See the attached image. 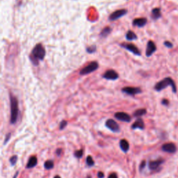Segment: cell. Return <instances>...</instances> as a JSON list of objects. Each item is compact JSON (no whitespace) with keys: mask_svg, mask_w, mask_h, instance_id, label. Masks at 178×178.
Listing matches in <instances>:
<instances>
[{"mask_svg":"<svg viewBox=\"0 0 178 178\" xmlns=\"http://www.w3.org/2000/svg\"><path fill=\"white\" fill-rule=\"evenodd\" d=\"M37 162H38V160H37V158L36 157H31L29 158V159L28 163L27 164V168H31L35 167L36 166Z\"/></svg>","mask_w":178,"mask_h":178,"instance_id":"2e32d148","label":"cell"},{"mask_svg":"<svg viewBox=\"0 0 178 178\" xmlns=\"http://www.w3.org/2000/svg\"><path fill=\"white\" fill-rule=\"evenodd\" d=\"M122 92L124 93L129 95H135L136 94L141 93L142 92L141 89L139 87H130V86H126L122 89Z\"/></svg>","mask_w":178,"mask_h":178,"instance_id":"52a82bcc","label":"cell"},{"mask_svg":"<svg viewBox=\"0 0 178 178\" xmlns=\"http://www.w3.org/2000/svg\"><path fill=\"white\" fill-rule=\"evenodd\" d=\"M99 68V64L97 61H92L89 63V65H86L84 68L81 69L79 72L80 75H86L93 72L95 71Z\"/></svg>","mask_w":178,"mask_h":178,"instance_id":"277c9868","label":"cell"},{"mask_svg":"<svg viewBox=\"0 0 178 178\" xmlns=\"http://www.w3.org/2000/svg\"><path fill=\"white\" fill-rule=\"evenodd\" d=\"M45 57V49L42 44L38 43L33 48L29 58L32 63L37 65L38 64V61H43Z\"/></svg>","mask_w":178,"mask_h":178,"instance_id":"6da1fadb","label":"cell"},{"mask_svg":"<svg viewBox=\"0 0 178 178\" xmlns=\"http://www.w3.org/2000/svg\"><path fill=\"white\" fill-rule=\"evenodd\" d=\"M164 45L166 46V47H168V48L173 47V44L171 42H169V41H165Z\"/></svg>","mask_w":178,"mask_h":178,"instance_id":"f1b7e54d","label":"cell"},{"mask_svg":"<svg viewBox=\"0 0 178 178\" xmlns=\"http://www.w3.org/2000/svg\"><path fill=\"white\" fill-rule=\"evenodd\" d=\"M86 163H87V165L89 166H93L95 164V162L93 159L92 157L90 156V155L88 156L87 158H86Z\"/></svg>","mask_w":178,"mask_h":178,"instance_id":"cb8c5ba5","label":"cell"},{"mask_svg":"<svg viewBox=\"0 0 178 178\" xmlns=\"http://www.w3.org/2000/svg\"><path fill=\"white\" fill-rule=\"evenodd\" d=\"M145 164H146V162H145V161H143L141 163L140 166H139V170H140V171H142V170L144 168H145Z\"/></svg>","mask_w":178,"mask_h":178,"instance_id":"83f0119b","label":"cell"},{"mask_svg":"<svg viewBox=\"0 0 178 178\" xmlns=\"http://www.w3.org/2000/svg\"><path fill=\"white\" fill-rule=\"evenodd\" d=\"M18 173H19V172H16V173H15V175H14V177H13V178H17V175H18Z\"/></svg>","mask_w":178,"mask_h":178,"instance_id":"e575fe53","label":"cell"},{"mask_svg":"<svg viewBox=\"0 0 178 178\" xmlns=\"http://www.w3.org/2000/svg\"><path fill=\"white\" fill-rule=\"evenodd\" d=\"M106 127L107 128L110 129L111 131H112L113 132H119L120 131V127L118 125V123H116L115 121L112 119H109L106 121Z\"/></svg>","mask_w":178,"mask_h":178,"instance_id":"ba28073f","label":"cell"},{"mask_svg":"<svg viewBox=\"0 0 178 178\" xmlns=\"http://www.w3.org/2000/svg\"><path fill=\"white\" fill-rule=\"evenodd\" d=\"M120 146H121V150L124 152H127L129 149V145L125 139H122L120 141Z\"/></svg>","mask_w":178,"mask_h":178,"instance_id":"ac0fdd59","label":"cell"},{"mask_svg":"<svg viewBox=\"0 0 178 178\" xmlns=\"http://www.w3.org/2000/svg\"><path fill=\"white\" fill-rule=\"evenodd\" d=\"M10 137H11V134H10V133H9V134H7V136H6V139H5V141H4V145H5L6 143L9 141V139H10Z\"/></svg>","mask_w":178,"mask_h":178,"instance_id":"f546056e","label":"cell"},{"mask_svg":"<svg viewBox=\"0 0 178 178\" xmlns=\"http://www.w3.org/2000/svg\"><path fill=\"white\" fill-rule=\"evenodd\" d=\"M163 162V160L161 159H157L156 161H150L149 163V168H150V170H156L157 168H159V166Z\"/></svg>","mask_w":178,"mask_h":178,"instance_id":"5bb4252c","label":"cell"},{"mask_svg":"<svg viewBox=\"0 0 178 178\" xmlns=\"http://www.w3.org/2000/svg\"><path fill=\"white\" fill-rule=\"evenodd\" d=\"M126 39L129 41H134V40L137 39V36L136 35V33L134 32H133L131 30H129L126 33Z\"/></svg>","mask_w":178,"mask_h":178,"instance_id":"d6986e66","label":"cell"},{"mask_svg":"<svg viewBox=\"0 0 178 178\" xmlns=\"http://www.w3.org/2000/svg\"><path fill=\"white\" fill-rule=\"evenodd\" d=\"M10 105H11V124H15L18 119L19 115V104L18 100L15 96L10 93Z\"/></svg>","mask_w":178,"mask_h":178,"instance_id":"7a4b0ae2","label":"cell"},{"mask_svg":"<svg viewBox=\"0 0 178 178\" xmlns=\"http://www.w3.org/2000/svg\"><path fill=\"white\" fill-rule=\"evenodd\" d=\"M67 125H68V122L65 121H63L61 122V124H60V129H63L64 128L66 127Z\"/></svg>","mask_w":178,"mask_h":178,"instance_id":"4316f807","label":"cell"},{"mask_svg":"<svg viewBox=\"0 0 178 178\" xmlns=\"http://www.w3.org/2000/svg\"><path fill=\"white\" fill-rule=\"evenodd\" d=\"M54 178H61V177L59 175H57V176H55V177H54Z\"/></svg>","mask_w":178,"mask_h":178,"instance_id":"d590c367","label":"cell"},{"mask_svg":"<svg viewBox=\"0 0 178 178\" xmlns=\"http://www.w3.org/2000/svg\"><path fill=\"white\" fill-rule=\"evenodd\" d=\"M168 86H171L172 87L173 93H176L177 91V89H176V86L175 84L174 81L171 77H166L160 81L159 82H158L156 85L155 86V89L157 91H161L163 89L167 88Z\"/></svg>","mask_w":178,"mask_h":178,"instance_id":"3957f363","label":"cell"},{"mask_svg":"<svg viewBox=\"0 0 178 178\" xmlns=\"http://www.w3.org/2000/svg\"><path fill=\"white\" fill-rule=\"evenodd\" d=\"M17 155H14V156H13L10 159V163H11V164L12 165V166H15V163H17Z\"/></svg>","mask_w":178,"mask_h":178,"instance_id":"484cf974","label":"cell"},{"mask_svg":"<svg viewBox=\"0 0 178 178\" xmlns=\"http://www.w3.org/2000/svg\"><path fill=\"white\" fill-rule=\"evenodd\" d=\"M121 46L122 47L126 49L127 50L129 51V52H131L134 54H135V55L137 56L141 55L140 50L138 49L135 45L131 44V43H123V44H121Z\"/></svg>","mask_w":178,"mask_h":178,"instance_id":"8992f818","label":"cell"},{"mask_svg":"<svg viewBox=\"0 0 178 178\" xmlns=\"http://www.w3.org/2000/svg\"><path fill=\"white\" fill-rule=\"evenodd\" d=\"M146 109H137L134 113V116L135 117H141L142 115H145L146 113Z\"/></svg>","mask_w":178,"mask_h":178,"instance_id":"44dd1931","label":"cell"},{"mask_svg":"<svg viewBox=\"0 0 178 178\" xmlns=\"http://www.w3.org/2000/svg\"><path fill=\"white\" fill-rule=\"evenodd\" d=\"M102 77L107 80H116L118 79L119 76H118V74L115 70H109L103 74Z\"/></svg>","mask_w":178,"mask_h":178,"instance_id":"9c48e42d","label":"cell"},{"mask_svg":"<svg viewBox=\"0 0 178 178\" xmlns=\"http://www.w3.org/2000/svg\"><path fill=\"white\" fill-rule=\"evenodd\" d=\"M147 19L145 17H140V18H136L133 20L132 25L134 27H143L147 24Z\"/></svg>","mask_w":178,"mask_h":178,"instance_id":"4fadbf2b","label":"cell"},{"mask_svg":"<svg viewBox=\"0 0 178 178\" xmlns=\"http://www.w3.org/2000/svg\"><path fill=\"white\" fill-rule=\"evenodd\" d=\"M44 166L45 169L50 170L54 167V163H53L52 161H49V160H48V161H45V164H44Z\"/></svg>","mask_w":178,"mask_h":178,"instance_id":"7402d4cb","label":"cell"},{"mask_svg":"<svg viewBox=\"0 0 178 178\" xmlns=\"http://www.w3.org/2000/svg\"><path fill=\"white\" fill-rule=\"evenodd\" d=\"M108 178H118V176H117L115 173H111V174L109 175Z\"/></svg>","mask_w":178,"mask_h":178,"instance_id":"1f68e13d","label":"cell"},{"mask_svg":"<svg viewBox=\"0 0 178 178\" xmlns=\"http://www.w3.org/2000/svg\"><path fill=\"white\" fill-rule=\"evenodd\" d=\"M96 49H97V47H96L95 45H92L90 46V47H88L86 48V52H87L89 54H93V53L96 52Z\"/></svg>","mask_w":178,"mask_h":178,"instance_id":"603a6c76","label":"cell"},{"mask_svg":"<svg viewBox=\"0 0 178 178\" xmlns=\"http://www.w3.org/2000/svg\"><path fill=\"white\" fill-rule=\"evenodd\" d=\"M111 31V29L109 27H106L103 29L102 30L101 33H100V36L101 38H106L108 35L110 34Z\"/></svg>","mask_w":178,"mask_h":178,"instance_id":"ffe728a7","label":"cell"},{"mask_svg":"<svg viewBox=\"0 0 178 178\" xmlns=\"http://www.w3.org/2000/svg\"><path fill=\"white\" fill-rule=\"evenodd\" d=\"M161 103H162L163 105H166V106L169 105V102H168V100H166V99H163V100H162V102H161Z\"/></svg>","mask_w":178,"mask_h":178,"instance_id":"4dcf8cb0","label":"cell"},{"mask_svg":"<svg viewBox=\"0 0 178 178\" xmlns=\"http://www.w3.org/2000/svg\"><path fill=\"white\" fill-rule=\"evenodd\" d=\"M161 9L159 8H155L152 11V18L154 20H157L159 17H161Z\"/></svg>","mask_w":178,"mask_h":178,"instance_id":"e0dca14e","label":"cell"},{"mask_svg":"<svg viewBox=\"0 0 178 178\" xmlns=\"http://www.w3.org/2000/svg\"><path fill=\"white\" fill-rule=\"evenodd\" d=\"M114 116L116 119L121 121L126 122V123H129L131 121V117L125 112H117L115 113Z\"/></svg>","mask_w":178,"mask_h":178,"instance_id":"30bf717a","label":"cell"},{"mask_svg":"<svg viewBox=\"0 0 178 178\" xmlns=\"http://www.w3.org/2000/svg\"><path fill=\"white\" fill-rule=\"evenodd\" d=\"M61 152H62L61 149H58V150H57V152H56V153H57V155H58V156H60Z\"/></svg>","mask_w":178,"mask_h":178,"instance_id":"836d02e7","label":"cell"},{"mask_svg":"<svg viewBox=\"0 0 178 178\" xmlns=\"http://www.w3.org/2000/svg\"><path fill=\"white\" fill-rule=\"evenodd\" d=\"M127 13V11L126 9H120V10H117L112 13L111 14H110V15L109 16V20L110 21H115V20L121 18L123 16L125 15Z\"/></svg>","mask_w":178,"mask_h":178,"instance_id":"5b68a950","label":"cell"},{"mask_svg":"<svg viewBox=\"0 0 178 178\" xmlns=\"http://www.w3.org/2000/svg\"><path fill=\"white\" fill-rule=\"evenodd\" d=\"M161 149L163 151L168 152V153H174L176 151V146L173 143H166L163 145Z\"/></svg>","mask_w":178,"mask_h":178,"instance_id":"7c38bea8","label":"cell"},{"mask_svg":"<svg viewBox=\"0 0 178 178\" xmlns=\"http://www.w3.org/2000/svg\"><path fill=\"white\" fill-rule=\"evenodd\" d=\"M145 127V125H144L143 121L141 118H139L135 121V123L131 125V128L133 129H143Z\"/></svg>","mask_w":178,"mask_h":178,"instance_id":"9a60e30c","label":"cell"},{"mask_svg":"<svg viewBox=\"0 0 178 178\" xmlns=\"http://www.w3.org/2000/svg\"><path fill=\"white\" fill-rule=\"evenodd\" d=\"M157 50V47L156 45L155 44V43L152 41H149L147 45V48H146V52H145V54H146V57H149L150 56H152L153 54V53Z\"/></svg>","mask_w":178,"mask_h":178,"instance_id":"8fae6325","label":"cell"},{"mask_svg":"<svg viewBox=\"0 0 178 178\" xmlns=\"http://www.w3.org/2000/svg\"><path fill=\"white\" fill-rule=\"evenodd\" d=\"M74 155H75V157H76V158H79V159L81 158L83 156V150H77V151L75 152Z\"/></svg>","mask_w":178,"mask_h":178,"instance_id":"d4e9b609","label":"cell"},{"mask_svg":"<svg viewBox=\"0 0 178 178\" xmlns=\"http://www.w3.org/2000/svg\"><path fill=\"white\" fill-rule=\"evenodd\" d=\"M97 177H98L99 178H104V177H105V175H104V173L102 172H99L98 174H97Z\"/></svg>","mask_w":178,"mask_h":178,"instance_id":"d6a6232c","label":"cell"}]
</instances>
